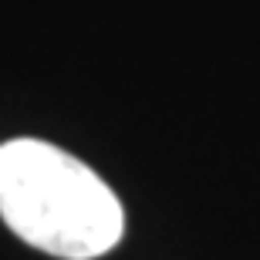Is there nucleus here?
<instances>
[{
    "label": "nucleus",
    "mask_w": 260,
    "mask_h": 260,
    "mask_svg": "<svg viewBox=\"0 0 260 260\" xmlns=\"http://www.w3.org/2000/svg\"><path fill=\"white\" fill-rule=\"evenodd\" d=\"M0 216L24 243L61 260H95L125 233L105 179L41 139L0 145Z\"/></svg>",
    "instance_id": "obj_1"
}]
</instances>
